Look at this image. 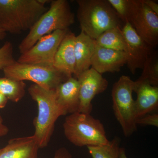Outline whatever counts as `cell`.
I'll list each match as a JSON object with an SVG mask.
<instances>
[{
  "mask_svg": "<svg viewBox=\"0 0 158 158\" xmlns=\"http://www.w3.org/2000/svg\"><path fill=\"white\" fill-rule=\"evenodd\" d=\"M47 0H0V29L18 34L30 31L47 11Z\"/></svg>",
  "mask_w": 158,
  "mask_h": 158,
  "instance_id": "6da1fadb",
  "label": "cell"
},
{
  "mask_svg": "<svg viewBox=\"0 0 158 158\" xmlns=\"http://www.w3.org/2000/svg\"><path fill=\"white\" fill-rule=\"evenodd\" d=\"M75 22L74 14L67 0H52L50 8L40 16L19 46L22 54L41 37L58 30H68Z\"/></svg>",
  "mask_w": 158,
  "mask_h": 158,
  "instance_id": "7a4b0ae2",
  "label": "cell"
},
{
  "mask_svg": "<svg viewBox=\"0 0 158 158\" xmlns=\"http://www.w3.org/2000/svg\"><path fill=\"white\" fill-rule=\"evenodd\" d=\"M81 31L96 40L105 31L121 27L122 21L107 0H77Z\"/></svg>",
  "mask_w": 158,
  "mask_h": 158,
  "instance_id": "3957f363",
  "label": "cell"
},
{
  "mask_svg": "<svg viewBox=\"0 0 158 158\" xmlns=\"http://www.w3.org/2000/svg\"><path fill=\"white\" fill-rule=\"evenodd\" d=\"M28 90L38 106V115L34 121V135L37 138L40 148H44L50 141L56 121L63 115L57 106L55 90H46L34 84Z\"/></svg>",
  "mask_w": 158,
  "mask_h": 158,
  "instance_id": "277c9868",
  "label": "cell"
},
{
  "mask_svg": "<svg viewBox=\"0 0 158 158\" xmlns=\"http://www.w3.org/2000/svg\"><path fill=\"white\" fill-rule=\"evenodd\" d=\"M63 127L67 140L77 147L99 146L110 142L103 124L90 114L72 113L66 116Z\"/></svg>",
  "mask_w": 158,
  "mask_h": 158,
  "instance_id": "5b68a950",
  "label": "cell"
},
{
  "mask_svg": "<svg viewBox=\"0 0 158 158\" xmlns=\"http://www.w3.org/2000/svg\"><path fill=\"white\" fill-rule=\"evenodd\" d=\"M134 87L135 81L130 77L123 75L112 89L113 112L126 137L133 135L137 129L135 100L133 98Z\"/></svg>",
  "mask_w": 158,
  "mask_h": 158,
  "instance_id": "8992f818",
  "label": "cell"
},
{
  "mask_svg": "<svg viewBox=\"0 0 158 158\" xmlns=\"http://www.w3.org/2000/svg\"><path fill=\"white\" fill-rule=\"evenodd\" d=\"M3 70L6 77L31 81L48 90H56L60 84L69 78L53 66L21 63L16 61Z\"/></svg>",
  "mask_w": 158,
  "mask_h": 158,
  "instance_id": "52a82bcc",
  "label": "cell"
},
{
  "mask_svg": "<svg viewBox=\"0 0 158 158\" xmlns=\"http://www.w3.org/2000/svg\"><path fill=\"white\" fill-rule=\"evenodd\" d=\"M127 21L150 47L153 49L157 45L158 15L143 0H132Z\"/></svg>",
  "mask_w": 158,
  "mask_h": 158,
  "instance_id": "ba28073f",
  "label": "cell"
},
{
  "mask_svg": "<svg viewBox=\"0 0 158 158\" xmlns=\"http://www.w3.org/2000/svg\"><path fill=\"white\" fill-rule=\"evenodd\" d=\"M69 30H58L41 37L34 46L21 55L17 62L53 66L60 44Z\"/></svg>",
  "mask_w": 158,
  "mask_h": 158,
  "instance_id": "9c48e42d",
  "label": "cell"
},
{
  "mask_svg": "<svg viewBox=\"0 0 158 158\" xmlns=\"http://www.w3.org/2000/svg\"><path fill=\"white\" fill-rule=\"evenodd\" d=\"M77 79L79 84L78 112L90 114L93 109L92 101L96 95L106 90L109 83L102 74L92 68L82 73Z\"/></svg>",
  "mask_w": 158,
  "mask_h": 158,
  "instance_id": "30bf717a",
  "label": "cell"
},
{
  "mask_svg": "<svg viewBox=\"0 0 158 158\" xmlns=\"http://www.w3.org/2000/svg\"><path fill=\"white\" fill-rule=\"evenodd\" d=\"M122 30L127 45V64L131 73L134 74L137 69L143 68L153 49L141 39L128 22L124 23Z\"/></svg>",
  "mask_w": 158,
  "mask_h": 158,
  "instance_id": "8fae6325",
  "label": "cell"
},
{
  "mask_svg": "<svg viewBox=\"0 0 158 158\" xmlns=\"http://www.w3.org/2000/svg\"><path fill=\"white\" fill-rule=\"evenodd\" d=\"M126 53L101 47L97 45L91 59V68L102 74L106 73L118 72L127 64Z\"/></svg>",
  "mask_w": 158,
  "mask_h": 158,
  "instance_id": "7c38bea8",
  "label": "cell"
},
{
  "mask_svg": "<svg viewBox=\"0 0 158 158\" xmlns=\"http://www.w3.org/2000/svg\"><path fill=\"white\" fill-rule=\"evenodd\" d=\"M55 91L57 106L63 116L78 112L80 96L77 79L73 77L69 78L60 84Z\"/></svg>",
  "mask_w": 158,
  "mask_h": 158,
  "instance_id": "4fadbf2b",
  "label": "cell"
},
{
  "mask_svg": "<svg viewBox=\"0 0 158 158\" xmlns=\"http://www.w3.org/2000/svg\"><path fill=\"white\" fill-rule=\"evenodd\" d=\"M76 35L69 31L58 49L53 66L68 77H73L75 72L76 59L74 42Z\"/></svg>",
  "mask_w": 158,
  "mask_h": 158,
  "instance_id": "5bb4252c",
  "label": "cell"
},
{
  "mask_svg": "<svg viewBox=\"0 0 158 158\" xmlns=\"http://www.w3.org/2000/svg\"><path fill=\"white\" fill-rule=\"evenodd\" d=\"M39 148L34 135L14 138L0 149V158H38Z\"/></svg>",
  "mask_w": 158,
  "mask_h": 158,
  "instance_id": "9a60e30c",
  "label": "cell"
},
{
  "mask_svg": "<svg viewBox=\"0 0 158 158\" xmlns=\"http://www.w3.org/2000/svg\"><path fill=\"white\" fill-rule=\"evenodd\" d=\"M134 92L137 95L135 100L136 119L158 110V86L135 81Z\"/></svg>",
  "mask_w": 158,
  "mask_h": 158,
  "instance_id": "2e32d148",
  "label": "cell"
},
{
  "mask_svg": "<svg viewBox=\"0 0 158 158\" xmlns=\"http://www.w3.org/2000/svg\"><path fill=\"white\" fill-rule=\"evenodd\" d=\"M96 40L81 31L76 36L74 53L76 68L74 77L77 78L84 72L90 69L91 59L97 47Z\"/></svg>",
  "mask_w": 158,
  "mask_h": 158,
  "instance_id": "e0dca14e",
  "label": "cell"
},
{
  "mask_svg": "<svg viewBox=\"0 0 158 158\" xmlns=\"http://www.w3.org/2000/svg\"><path fill=\"white\" fill-rule=\"evenodd\" d=\"M122 28L121 27H116L105 31L95 40L97 45L126 53L127 45Z\"/></svg>",
  "mask_w": 158,
  "mask_h": 158,
  "instance_id": "ac0fdd59",
  "label": "cell"
},
{
  "mask_svg": "<svg viewBox=\"0 0 158 158\" xmlns=\"http://www.w3.org/2000/svg\"><path fill=\"white\" fill-rule=\"evenodd\" d=\"M26 85L23 81H18L9 78H0V93L8 100L17 102L25 94Z\"/></svg>",
  "mask_w": 158,
  "mask_h": 158,
  "instance_id": "d6986e66",
  "label": "cell"
},
{
  "mask_svg": "<svg viewBox=\"0 0 158 158\" xmlns=\"http://www.w3.org/2000/svg\"><path fill=\"white\" fill-rule=\"evenodd\" d=\"M141 76L136 81L158 86V57L157 53L153 50L146 59Z\"/></svg>",
  "mask_w": 158,
  "mask_h": 158,
  "instance_id": "ffe728a7",
  "label": "cell"
},
{
  "mask_svg": "<svg viewBox=\"0 0 158 158\" xmlns=\"http://www.w3.org/2000/svg\"><path fill=\"white\" fill-rule=\"evenodd\" d=\"M120 143L119 138L115 137L107 144L87 148L92 158H119Z\"/></svg>",
  "mask_w": 158,
  "mask_h": 158,
  "instance_id": "44dd1931",
  "label": "cell"
},
{
  "mask_svg": "<svg viewBox=\"0 0 158 158\" xmlns=\"http://www.w3.org/2000/svg\"><path fill=\"white\" fill-rule=\"evenodd\" d=\"M110 5L113 7L116 13L121 19L122 22L124 23L127 21L129 14L132 0H107Z\"/></svg>",
  "mask_w": 158,
  "mask_h": 158,
  "instance_id": "7402d4cb",
  "label": "cell"
},
{
  "mask_svg": "<svg viewBox=\"0 0 158 158\" xmlns=\"http://www.w3.org/2000/svg\"><path fill=\"white\" fill-rule=\"evenodd\" d=\"M15 61L13 57V45L9 41H6L0 48V70H3Z\"/></svg>",
  "mask_w": 158,
  "mask_h": 158,
  "instance_id": "603a6c76",
  "label": "cell"
},
{
  "mask_svg": "<svg viewBox=\"0 0 158 158\" xmlns=\"http://www.w3.org/2000/svg\"><path fill=\"white\" fill-rule=\"evenodd\" d=\"M135 122L137 126H152L158 127V114L154 113L152 114H147L141 118L136 119Z\"/></svg>",
  "mask_w": 158,
  "mask_h": 158,
  "instance_id": "cb8c5ba5",
  "label": "cell"
},
{
  "mask_svg": "<svg viewBox=\"0 0 158 158\" xmlns=\"http://www.w3.org/2000/svg\"><path fill=\"white\" fill-rule=\"evenodd\" d=\"M54 158H72V156L68 150L62 147L57 150Z\"/></svg>",
  "mask_w": 158,
  "mask_h": 158,
  "instance_id": "d4e9b609",
  "label": "cell"
},
{
  "mask_svg": "<svg viewBox=\"0 0 158 158\" xmlns=\"http://www.w3.org/2000/svg\"><path fill=\"white\" fill-rule=\"evenodd\" d=\"M143 2L152 11L158 15V4L152 0H143Z\"/></svg>",
  "mask_w": 158,
  "mask_h": 158,
  "instance_id": "484cf974",
  "label": "cell"
},
{
  "mask_svg": "<svg viewBox=\"0 0 158 158\" xmlns=\"http://www.w3.org/2000/svg\"><path fill=\"white\" fill-rule=\"evenodd\" d=\"M9 129L7 126L3 123V119L0 114V137H4L9 133Z\"/></svg>",
  "mask_w": 158,
  "mask_h": 158,
  "instance_id": "4316f807",
  "label": "cell"
},
{
  "mask_svg": "<svg viewBox=\"0 0 158 158\" xmlns=\"http://www.w3.org/2000/svg\"><path fill=\"white\" fill-rule=\"evenodd\" d=\"M8 101V99L2 93H0V109L5 107Z\"/></svg>",
  "mask_w": 158,
  "mask_h": 158,
  "instance_id": "83f0119b",
  "label": "cell"
},
{
  "mask_svg": "<svg viewBox=\"0 0 158 158\" xmlns=\"http://www.w3.org/2000/svg\"><path fill=\"white\" fill-rule=\"evenodd\" d=\"M119 158H128L127 156L126 150L123 148L120 147L119 151Z\"/></svg>",
  "mask_w": 158,
  "mask_h": 158,
  "instance_id": "f1b7e54d",
  "label": "cell"
},
{
  "mask_svg": "<svg viewBox=\"0 0 158 158\" xmlns=\"http://www.w3.org/2000/svg\"><path fill=\"white\" fill-rule=\"evenodd\" d=\"M6 35V33L3 31L2 29H0V40L4 39Z\"/></svg>",
  "mask_w": 158,
  "mask_h": 158,
  "instance_id": "f546056e",
  "label": "cell"
}]
</instances>
